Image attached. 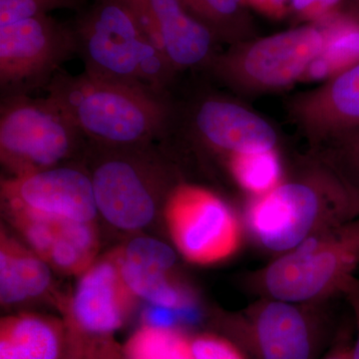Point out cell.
<instances>
[{
  "label": "cell",
  "mask_w": 359,
  "mask_h": 359,
  "mask_svg": "<svg viewBox=\"0 0 359 359\" xmlns=\"http://www.w3.org/2000/svg\"><path fill=\"white\" fill-rule=\"evenodd\" d=\"M359 216V194L320 151L311 149L276 188L252 198L250 230L259 244L287 252Z\"/></svg>",
  "instance_id": "1"
},
{
  "label": "cell",
  "mask_w": 359,
  "mask_h": 359,
  "mask_svg": "<svg viewBox=\"0 0 359 359\" xmlns=\"http://www.w3.org/2000/svg\"><path fill=\"white\" fill-rule=\"evenodd\" d=\"M89 143L109 147L142 145L168 136L176 103L139 85L111 81L88 73L58 71L45 87Z\"/></svg>",
  "instance_id": "2"
},
{
  "label": "cell",
  "mask_w": 359,
  "mask_h": 359,
  "mask_svg": "<svg viewBox=\"0 0 359 359\" xmlns=\"http://www.w3.org/2000/svg\"><path fill=\"white\" fill-rule=\"evenodd\" d=\"M84 71L169 94L177 72L125 0H95L73 25Z\"/></svg>",
  "instance_id": "3"
},
{
  "label": "cell",
  "mask_w": 359,
  "mask_h": 359,
  "mask_svg": "<svg viewBox=\"0 0 359 359\" xmlns=\"http://www.w3.org/2000/svg\"><path fill=\"white\" fill-rule=\"evenodd\" d=\"M325 45L316 23L254 37L218 52L205 69L233 93L259 96L302 82Z\"/></svg>",
  "instance_id": "4"
},
{
  "label": "cell",
  "mask_w": 359,
  "mask_h": 359,
  "mask_svg": "<svg viewBox=\"0 0 359 359\" xmlns=\"http://www.w3.org/2000/svg\"><path fill=\"white\" fill-rule=\"evenodd\" d=\"M359 264V216L278 257L262 275L273 299L297 304L341 292Z\"/></svg>",
  "instance_id": "5"
},
{
  "label": "cell",
  "mask_w": 359,
  "mask_h": 359,
  "mask_svg": "<svg viewBox=\"0 0 359 359\" xmlns=\"http://www.w3.org/2000/svg\"><path fill=\"white\" fill-rule=\"evenodd\" d=\"M86 138L65 111L46 95L2 96L0 160L11 177L60 166Z\"/></svg>",
  "instance_id": "6"
},
{
  "label": "cell",
  "mask_w": 359,
  "mask_h": 359,
  "mask_svg": "<svg viewBox=\"0 0 359 359\" xmlns=\"http://www.w3.org/2000/svg\"><path fill=\"white\" fill-rule=\"evenodd\" d=\"M93 145L102 154L90 175L98 212L124 230L147 226L155 217L163 185L162 170L150 164L152 143Z\"/></svg>",
  "instance_id": "7"
},
{
  "label": "cell",
  "mask_w": 359,
  "mask_h": 359,
  "mask_svg": "<svg viewBox=\"0 0 359 359\" xmlns=\"http://www.w3.org/2000/svg\"><path fill=\"white\" fill-rule=\"evenodd\" d=\"M77 55L73 25L49 14L0 26L2 96L45 88L61 65Z\"/></svg>",
  "instance_id": "8"
},
{
  "label": "cell",
  "mask_w": 359,
  "mask_h": 359,
  "mask_svg": "<svg viewBox=\"0 0 359 359\" xmlns=\"http://www.w3.org/2000/svg\"><path fill=\"white\" fill-rule=\"evenodd\" d=\"M175 130L194 145L226 159L238 153L278 149L280 143L278 130L266 118L219 93L201 94L184 107L176 104L170 132Z\"/></svg>",
  "instance_id": "9"
},
{
  "label": "cell",
  "mask_w": 359,
  "mask_h": 359,
  "mask_svg": "<svg viewBox=\"0 0 359 359\" xmlns=\"http://www.w3.org/2000/svg\"><path fill=\"white\" fill-rule=\"evenodd\" d=\"M165 216L175 245L191 263H219L240 248L237 217L222 198L203 187L178 184L165 202Z\"/></svg>",
  "instance_id": "10"
},
{
  "label": "cell",
  "mask_w": 359,
  "mask_h": 359,
  "mask_svg": "<svg viewBox=\"0 0 359 359\" xmlns=\"http://www.w3.org/2000/svg\"><path fill=\"white\" fill-rule=\"evenodd\" d=\"M134 295L123 280L116 252L92 264L68 306L70 334L85 339L110 337L128 318Z\"/></svg>",
  "instance_id": "11"
},
{
  "label": "cell",
  "mask_w": 359,
  "mask_h": 359,
  "mask_svg": "<svg viewBox=\"0 0 359 359\" xmlns=\"http://www.w3.org/2000/svg\"><path fill=\"white\" fill-rule=\"evenodd\" d=\"M1 201L80 223H92L98 212L90 175L78 168L61 165L2 180Z\"/></svg>",
  "instance_id": "12"
},
{
  "label": "cell",
  "mask_w": 359,
  "mask_h": 359,
  "mask_svg": "<svg viewBox=\"0 0 359 359\" xmlns=\"http://www.w3.org/2000/svg\"><path fill=\"white\" fill-rule=\"evenodd\" d=\"M175 70L205 68L218 53L214 34L180 0H125Z\"/></svg>",
  "instance_id": "13"
},
{
  "label": "cell",
  "mask_w": 359,
  "mask_h": 359,
  "mask_svg": "<svg viewBox=\"0 0 359 359\" xmlns=\"http://www.w3.org/2000/svg\"><path fill=\"white\" fill-rule=\"evenodd\" d=\"M287 115L311 149L359 128V63L301 92L287 104Z\"/></svg>",
  "instance_id": "14"
},
{
  "label": "cell",
  "mask_w": 359,
  "mask_h": 359,
  "mask_svg": "<svg viewBox=\"0 0 359 359\" xmlns=\"http://www.w3.org/2000/svg\"><path fill=\"white\" fill-rule=\"evenodd\" d=\"M242 328L255 359H316L323 346L320 325L299 306L278 299L255 309Z\"/></svg>",
  "instance_id": "15"
},
{
  "label": "cell",
  "mask_w": 359,
  "mask_h": 359,
  "mask_svg": "<svg viewBox=\"0 0 359 359\" xmlns=\"http://www.w3.org/2000/svg\"><path fill=\"white\" fill-rule=\"evenodd\" d=\"M316 25L323 33L325 45L302 82H325L359 63V0H344Z\"/></svg>",
  "instance_id": "16"
},
{
  "label": "cell",
  "mask_w": 359,
  "mask_h": 359,
  "mask_svg": "<svg viewBox=\"0 0 359 359\" xmlns=\"http://www.w3.org/2000/svg\"><path fill=\"white\" fill-rule=\"evenodd\" d=\"M65 346L57 321L30 313L1 320L0 359H61Z\"/></svg>",
  "instance_id": "17"
},
{
  "label": "cell",
  "mask_w": 359,
  "mask_h": 359,
  "mask_svg": "<svg viewBox=\"0 0 359 359\" xmlns=\"http://www.w3.org/2000/svg\"><path fill=\"white\" fill-rule=\"evenodd\" d=\"M50 269L35 252L1 233L0 247V301L14 304L35 299L48 290Z\"/></svg>",
  "instance_id": "18"
},
{
  "label": "cell",
  "mask_w": 359,
  "mask_h": 359,
  "mask_svg": "<svg viewBox=\"0 0 359 359\" xmlns=\"http://www.w3.org/2000/svg\"><path fill=\"white\" fill-rule=\"evenodd\" d=\"M219 43H240L256 37V27L245 0H180Z\"/></svg>",
  "instance_id": "19"
},
{
  "label": "cell",
  "mask_w": 359,
  "mask_h": 359,
  "mask_svg": "<svg viewBox=\"0 0 359 359\" xmlns=\"http://www.w3.org/2000/svg\"><path fill=\"white\" fill-rule=\"evenodd\" d=\"M98 250V238L91 223L65 219L46 263L66 275L84 273Z\"/></svg>",
  "instance_id": "20"
},
{
  "label": "cell",
  "mask_w": 359,
  "mask_h": 359,
  "mask_svg": "<svg viewBox=\"0 0 359 359\" xmlns=\"http://www.w3.org/2000/svg\"><path fill=\"white\" fill-rule=\"evenodd\" d=\"M228 166L238 186L252 198L273 190L285 176L278 149L231 155Z\"/></svg>",
  "instance_id": "21"
},
{
  "label": "cell",
  "mask_w": 359,
  "mask_h": 359,
  "mask_svg": "<svg viewBox=\"0 0 359 359\" xmlns=\"http://www.w3.org/2000/svg\"><path fill=\"white\" fill-rule=\"evenodd\" d=\"M116 254L123 280L135 294L152 304L172 309H180L195 302L189 292L170 280L167 273L130 263L123 259L120 250Z\"/></svg>",
  "instance_id": "22"
},
{
  "label": "cell",
  "mask_w": 359,
  "mask_h": 359,
  "mask_svg": "<svg viewBox=\"0 0 359 359\" xmlns=\"http://www.w3.org/2000/svg\"><path fill=\"white\" fill-rule=\"evenodd\" d=\"M124 359H193L190 341L173 330L142 327L123 349Z\"/></svg>",
  "instance_id": "23"
},
{
  "label": "cell",
  "mask_w": 359,
  "mask_h": 359,
  "mask_svg": "<svg viewBox=\"0 0 359 359\" xmlns=\"http://www.w3.org/2000/svg\"><path fill=\"white\" fill-rule=\"evenodd\" d=\"M316 150L320 151L359 194V128L340 134Z\"/></svg>",
  "instance_id": "24"
},
{
  "label": "cell",
  "mask_w": 359,
  "mask_h": 359,
  "mask_svg": "<svg viewBox=\"0 0 359 359\" xmlns=\"http://www.w3.org/2000/svg\"><path fill=\"white\" fill-rule=\"evenodd\" d=\"M120 255L130 263L164 273L173 268L176 262L169 245L151 238H135L124 250H120Z\"/></svg>",
  "instance_id": "25"
},
{
  "label": "cell",
  "mask_w": 359,
  "mask_h": 359,
  "mask_svg": "<svg viewBox=\"0 0 359 359\" xmlns=\"http://www.w3.org/2000/svg\"><path fill=\"white\" fill-rule=\"evenodd\" d=\"M82 0H0V26L49 14L57 9H78Z\"/></svg>",
  "instance_id": "26"
},
{
  "label": "cell",
  "mask_w": 359,
  "mask_h": 359,
  "mask_svg": "<svg viewBox=\"0 0 359 359\" xmlns=\"http://www.w3.org/2000/svg\"><path fill=\"white\" fill-rule=\"evenodd\" d=\"M193 359H245L235 344L229 340L204 334L190 340Z\"/></svg>",
  "instance_id": "27"
},
{
  "label": "cell",
  "mask_w": 359,
  "mask_h": 359,
  "mask_svg": "<svg viewBox=\"0 0 359 359\" xmlns=\"http://www.w3.org/2000/svg\"><path fill=\"white\" fill-rule=\"evenodd\" d=\"M344 0H290L289 15L299 22L318 23L325 20Z\"/></svg>",
  "instance_id": "28"
},
{
  "label": "cell",
  "mask_w": 359,
  "mask_h": 359,
  "mask_svg": "<svg viewBox=\"0 0 359 359\" xmlns=\"http://www.w3.org/2000/svg\"><path fill=\"white\" fill-rule=\"evenodd\" d=\"M84 359H124V355L111 337H103L85 339Z\"/></svg>",
  "instance_id": "29"
},
{
  "label": "cell",
  "mask_w": 359,
  "mask_h": 359,
  "mask_svg": "<svg viewBox=\"0 0 359 359\" xmlns=\"http://www.w3.org/2000/svg\"><path fill=\"white\" fill-rule=\"evenodd\" d=\"M143 320L148 327L172 330L179 323L180 318L177 309L151 304L144 311Z\"/></svg>",
  "instance_id": "30"
},
{
  "label": "cell",
  "mask_w": 359,
  "mask_h": 359,
  "mask_svg": "<svg viewBox=\"0 0 359 359\" xmlns=\"http://www.w3.org/2000/svg\"><path fill=\"white\" fill-rule=\"evenodd\" d=\"M250 8L273 20H282L289 15L290 0H245Z\"/></svg>",
  "instance_id": "31"
},
{
  "label": "cell",
  "mask_w": 359,
  "mask_h": 359,
  "mask_svg": "<svg viewBox=\"0 0 359 359\" xmlns=\"http://www.w3.org/2000/svg\"><path fill=\"white\" fill-rule=\"evenodd\" d=\"M353 309L356 323V337L353 344V358L359 359V278L351 276L341 290Z\"/></svg>",
  "instance_id": "32"
},
{
  "label": "cell",
  "mask_w": 359,
  "mask_h": 359,
  "mask_svg": "<svg viewBox=\"0 0 359 359\" xmlns=\"http://www.w3.org/2000/svg\"><path fill=\"white\" fill-rule=\"evenodd\" d=\"M353 344L347 332L340 334L335 340L334 346L321 359H353Z\"/></svg>",
  "instance_id": "33"
},
{
  "label": "cell",
  "mask_w": 359,
  "mask_h": 359,
  "mask_svg": "<svg viewBox=\"0 0 359 359\" xmlns=\"http://www.w3.org/2000/svg\"><path fill=\"white\" fill-rule=\"evenodd\" d=\"M70 354L66 359H84L85 340L81 337L70 335Z\"/></svg>",
  "instance_id": "34"
}]
</instances>
